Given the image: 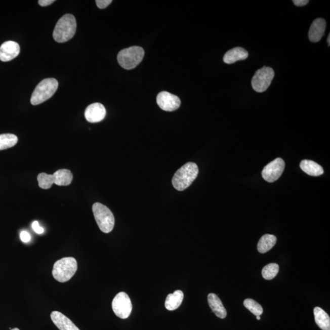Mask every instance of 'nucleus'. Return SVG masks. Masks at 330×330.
<instances>
[{"instance_id": "nucleus-1", "label": "nucleus", "mask_w": 330, "mask_h": 330, "mask_svg": "<svg viewBox=\"0 0 330 330\" xmlns=\"http://www.w3.org/2000/svg\"><path fill=\"white\" fill-rule=\"evenodd\" d=\"M199 169L196 163L188 162L177 171L172 179L175 189L184 191L189 187L198 175Z\"/></svg>"}, {"instance_id": "nucleus-2", "label": "nucleus", "mask_w": 330, "mask_h": 330, "mask_svg": "<svg viewBox=\"0 0 330 330\" xmlns=\"http://www.w3.org/2000/svg\"><path fill=\"white\" fill-rule=\"evenodd\" d=\"M76 29L75 17L72 14H67L58 20L53 32V37L57 43H66L74 36Z\"/></svg>"}, {"instance_id": "nucleus-3", "label": "nucleus", "mask_w": 330, "mask_h": 330, "mask_svg": "<svg viewBox=\"0 0 330 330\" xmlns=\"http://www.w3.org/2000/svg\"><path fill=\"white\" fill-rule=\"evenodd\" d=\"M72 180V173L67 169L59 170L54 175L42 173L37 176L39 186L44 190L49 189L54 184L58 186H67L71 184Z\"/></svg>"}, {"instance_id": "nucleus-4", "label": "nucleus", "mask_w": 330, "mask_h": 330, "mask_svg": "<svg viewBox=\"0 0 330 330\" xmlns=\"http://www.w3.org/2000/svg\"><path fill=\"white\" fill-rule=\"evenodd\" d=\"M77 268V262L75 258L72 257L62 258L54 264L52 275L58 282H67L75 275Z\"/></svg>"}, {"instance_id": "nucleus-5", "label": "nucleus", "mask_w": 330, "mask_h": 330, "mask_svg": "<svg viewBox=\"0 0 330 330\" xmlns=\"http://www.w3.org/2000/svg\"><path fill=\"white\" fill-rule=\"evenodd\" d=\"M58 88L57 79L49 78L43 79L37 85L31 97V104L37 105L51 99Z\"/></svg>"}, {"instance_id": "nucleus-6", "label": "nucleus", "mask_w": 330, "mask_h": 330, "mask_svg": "<svg viewBox=\"0 0 330 330\" xmlns=\"http://www.w3.org/2000/svg\"><path fill=\"white\" fill-rule=\"evenodd\" d=\"M144 55L143 48L138 46L122 50L117 55L120 66L127 70L133 69L142 61Z\"/></svg>"}, {"instance_id": "nucleus-7", "label": "nucleus", "mask_w": 330, "mask_h": 330, "mask_svg": "<svg viewBox=\"0 0 330 330\" xmlns=\"http://www.w3.org/2000/svg\"><path fill=\"white\" fill-rule=\"evenodd\" d=\"M93 212L100 229L104 233H110L115 223L114 217L110 209L101 203L96 202L93 205Z\"/></svg>"}, {"instance_id": "nucleus-8", "label": "nucleus", "mask_w": 330, "mask_h": 330, "mask_svg": "<svg viewBox=\"0 0 330 330\" xmlns=\"http://www.w3.org/2000/svg\"><path fill=\"white\" fill-rule=\"evenodd\" d=\"M275 76V72L272 68L264 66L256 71L252 78V85L256 92L263 93L270 87Z\"/></svg>"}, {"instance_id": "nucleus-9", "label": "nucleus", "mask_w": 330, "mask_h": 330, "mask_svg": "<svg viewBox=\"0 0 330 330\" xmlns=\"http://www.w3.org/2000/svg\"><path fill=\"white\" fill-rule=\"evenodd\" d=\"M112 308L114 314L120 319L128 318L132 311V304L128 295L123 292L117 294L112 302Z\"/></svg>"}, {"instance_id": "nucleus-10", "label": "nucleus", "mask_w": 330, "mask_h": 330, "mask_svg": "<svg viewBox=\"0 0 330 330\" xmlns=\"http://www.w3.org/2000/svg\"><path fill=\"white\" fill-rule=\"evenodd\" d=\"M285 163L281 158H276L267 164L262 170V178L267 182H274L278 180L284 172Z\"/></svg>"}, {"instance_id": "nucleus-11", "label": "nucleus", "mask_w": 330, "mask_h": 330, "mask_svg": "<svg viewBox=\"0 0 330 330\" xmlns=\"http://www.w3.org/2000/svg\"><path fill=\"white\" fill-rule=\"evenodd\" d=\"M157 103L161 110L166 111H173L180 107L181 100L178 96L167 91H162L157 97Z\"/></svg>"}, {"instance_id": "nucleus-12", "label": "nucleus", "mask_w": 330, "mask_h": 330, "mask_svg": "<svg viewBox=\"0 0 330 330\" xmlns=\"http://www.w3.org/2000/svg\"><path fill=\"white\" fill-rule=\"evenodd\" d=\"M106 113L107 111L104 105L100 103H94L87 108L85 112V116L88 122L97 123L104 120Z\"/></svg>"}, {"instance_id": "nucleus-13", "label": "nucleus", "mask_w": 330, "mask_h": 330, "mask_svg": "<svg viewBox=\"0 0 330 330\" xmlns=\"http://www.w3.org/2000/svg\"><path fill=\"white\" fill-rule=\"evenodd\" d=\"M20 48L18 43L9 40L0 47V60L8 62L16 58L20 54Z\"/></svg>"}, {"instance_id": "nucleus-14", "label": "nucleus", "mask_w": 330, "mask_h": 330, "mask_svg": "<svg viewBox=\"0 0 330 330\" xmlns=\"http://www.w3.org/2000/svg\"><path fill=\"white\" fill-rule=\"evenodd\" d=\"M326 26L325 20L321 18H318L312 23L308 33L311 42H319L325 34Z\"/></svg>"}, {"instance_id": "nucleus-15", "label": "nucleus", "mask_w": 330, "mask_h": 330, "mask_svg": "<svg viewBox=\"0 0 330 330\" xmlns=\"http://www.w3.org/2000/svg\"><path fill=\"white\" fill-rule=\"evenodd\" d=\"M51 317L53 322L60 330H80L68 317L60 312L53 311Z\"/></svg>"}, {"instance_id": "nucleus-16", "label": "nucleus", "mask_w": 330, "mask_h": 330, "mask_svg": "<svg viewBox=\"0 0 330 330\" xmlns=\"http://www.w3.org/2000/svg\"><path fill=\"white\" fill-rule=\"evenodd\" d=\"M249 57V52L241 47H235L227 52L223 57L225 63L231 64L238 61L246 60Z\"/></svg>"}, {"instance_id": "nucleus-17", "label": "nucleus", "mask_w": 330, "mask_h": 330, "mask_svg": "<svg viewBox=\"0 0 330 330\" xmlns=\"http://www.w3.org/2000/svg\"><path fill=\"white\" fill-rule=\"evenodd\" d=\"M208 303L212 311L220 319H225L227 316V312L219 297L215 294H209L208 297Z\"/></svg>"}, {"instance_id": "nucleus-18", "label": "nucleus", "mask_w": 330, "mask_h": 330, "mask_svg": "<svg viewBox=\"0 0 330 330\" xmlns=\"http://www.w3.org/2000/svg\"><path fill=\"white\" fill-rule=\"evenodd\" d=\"M184 295L183 292L177 290L167 296L164 305L168 310L174 311L178 309L183 302Z\"/></svg>"}, {"instance_id": "nucleus-19", "label": "nucleus", "mask_w": 330, "mask_h": 330, "mask_svg": "<svg viewBox=\"0 0 330 330\" xmlns=\"http://www.w3.org/2000/svg\"><path fill=\"white\" fill-rule=\"evenodd\" d=\"M300 167L303 172L309 176H319L324 173L323 168L314 161L303 160L300 163Z\"/></svg>"}, {"instance_id": "nucleus-20", "label": "nucleus", "mask_w": 330, "mask_h": 330, "mask_svg": "<svg viewBox=\"0 0 330 330\" xmlns=\"http://www.w3.org/2000/svg\"><path fill=\"white\" fill-rule=\"evenodd\" d=\"M315 322L322 330H330V318L329 315L320 307L314 309Z\"/></svg>"}, {"instance_id": "nucleus-21", "label": "nucleus", "mask_w": 330, "mask_h": 330, "mask_svg": "<svg viewBox=\"0 0 330 330\" xmlns=\"http://www.w3.org/2000/svg\"><path fill=\"white\" fill-rule=\"evenodd\" d=\"M277 238L275 235L266 234L259 240L258 244V250L259 253H266L275 245Z\"/></svg>"}, {"instance_id": "nucleus-22", "label": "nucleus", "mask_w": 330, "mask_h": 330, "mask_svg": "<svg viewBox=\"0 0 330 330\" xmlns=\"http://www.w3.org/2000/svg\"><path fill=\"white\" fill-rule=\"evenodd\" d=\"M18 143V138L14 134L0 135V151L14 147Z\"/></svg>"}, {"instance_id": "nucleus-23", "label": "nucleus", "mask_w": 330, "mask_h": 330, "mask_svg": "<svg viewBox=\"0 0 330 330\" xmlns=\"http://www.w3.org/2000/svg\"><path fill=\"white\" fill-rule=\"evenodd\" d=\"M279 270V267L278 264L271 263L263 268L262 271V275L265 279H273L278 275Z\"/></svg>"}, {"instance_id": "nucleus-24", "label": "nucleus", "mask_w": 330, "mask_h": 330, "mask_svg": "<svg viewBox=\"0 0 330 330\" xmlns=\"http://www.w3.org/2000/svg\"><path fill=\"white\" fill-rule=\"evenodd\" d=\"M244 307L255 314L256 316H260L263 313V308L262 306L254 300L247 299L243 302Z\"/></svg>"}, {"instance_id": "nucleus-25", "label": "nucleus", "mask_w": 330, "mask_h": 330, "mask_svg": "<svg viewBox=\"0 0 330 330\" xmlns=\"http://www.w3.org/2000/svg\"><path fill=\"white\" fill-rule=\"evenodd\" d=\"M96 3L97 7L100 9H105L111 4L112 1L111 0H97Z\"/></svg>"}, {"instance_id": "nucleus-26", "label": "nucleus", "mask_w": 330, "mask_h": 330, "mask_svg": "<svg viewBox=\"0 0 330 330\" xmlns=\"http://www.w3.org/2000/svg\"><path fill=\"white\" fill-rule=\"evenodd\" d=\"M32 228L38 234H42L44 233V228L40 226L39 222H37V221H34V222L32 223Z\"/></svg>"}, {"instance_id": "nucleus-27", "label": "nucleus", "mask_w": 330, "mask_h": 330, "mask_svg": "<svg viewBox=\"0 0 330 330\" xmlns=\"http://www.w3.org/2000/svg\"><path fill=\"white\" fill-rule=\"evenodd\" d=\"M20 239L24 243H28L31 240V235L28 232L23 231L20 233Z\"/></svg>"}, {"instance_id": "nucleus-28", "label": "nucleus", "mask_w": 330, "mask_h": 330, "mask_svg": "<svg viewBox=\"0 0 330 330\" xmlns=\"http://www.w3.org/2000/svg\"><path fill=\"white\" fill-rule=\"evenodd\" d=\"M55 2V0H39V1H38V4L40 7H46L54 4Z\"/></svg>"}, {"instance_id": "nucleus-29", "label": "nucleus", "mask_w": 330, "mask_h": 330, "mask_svg": "<svg viewBox=\"0 0 330 330\" xmlns=\"http://www.w3.org/2000/svg\"><path fill=\"white\" fill-rule=\"evenodd\" d=\"M293 2L297 7H302L307 5L309 1L308 0H294Z\"/></svg>"}, {"instance_id": "nucleus-30", "label": "nucleus", "mask_w": 330, "mask_h": 330, "mask_svg": "<svg viewBox=\"0 0 330 330\" xmlns=\"http://www.w3.org/2000/svg\"><path fill=\"white\" fill-rule=\"evenodd\" d=\"M327 43L328 44V46H330V34L328 35V39H327Z\"/></svg>"}, {"instance_id": "nucleus-31", "label": "nucleus", "mask_w": 330, "mask_h": 330, "mask_svg": "<svg viewBox=\"0 0 330 330\" xmlns=\"http://www.w3.org/2000/svg\"><path fill=\"white\" fill-rule=\"evenodd\" d=\"M256 319H257L258 320H261V317L260 316H257V317H256Z\"/></svg>"}, {"instance_id": "nucleus-32", "label": "nucleus", "mask_w": 330, "mask_h": 330, "mask_svg": "<svg viewBox=\"0 0 330 330\" xmlns=\"http://www.w3.org/2000/svg\"><path fill=\"white\" fill-rule=\"evenodd\" d=\"M10 330H20V329L19 328H15L14 329H11Z\"/></svg>"}]
</instances>
